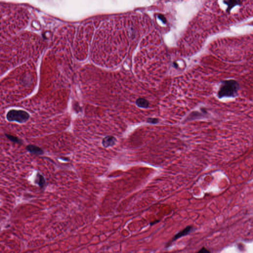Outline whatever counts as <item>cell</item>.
I'll return each instance as SVG.
<instances>
[{"instance_id":"obj_8","label":"cell","mask_w":253,"mask_h":253,"mask_svg":"<svg viewBox=\"0 0 253 253\" xmlns=\"http://www.w3.org/2000/svg\"><path fill=\"white\" fill-rule=\"evenodd\" d=\"M136 105L141 108H147L148 107L149 103L147 101L144 99H139L136 101Z\"/></svg>"},{"instance_id":"obj_2","label":"cell","mask_w":253,"mask_h":253,"mask_svg":"<svg viewBox=\"0 0 253 253\" xmlns=\"http://www.w3.org/2000/svg\"><path fill=\"white\" fill-rule=\"evenodd\" d=\"M6 118L9 122H15L23 124L29 119L30 115L28 112L22 110L12 109L7 112Z\"/></svg>"},{"instance_id":"obj_9","label":"cell","mask_w":253,"mask_h":253,"mask_svg":"<svg viewBox=\"0 0 253 253\" xmlns=\"http://www.w3.org/2000/svg\"><path fill=\"white\" fill-rule=\"evenodd\" d=\"M5 136L8 139H9V140H11L14 143H17V144H22V140L19 138H17V136H13L11 134H5Z\"/></svg>"},{"instance_id":"obj_6","label":"cell","mask_w":253,"mask_h":253,"mask_svg":"<svg viewBox=\"0 0 253 253\" xmlns=\"http://www.w3.org/2000/svg\"><path fill=\"white\" fill-rule=\"evenodd\" d=\"M35 183L41 188H44L46 186V179L44 176L40 172H37L35 177Z\"/></svg>"},{"instance_id":"obj_5","label":"cell","mask_w":253,"mask_h":253,"mask_svg":"<svg viewBox=\"0 0 253 253\" xmlns=\"http://www.w3.org/2000/svg\"><path fill=\"white\" fill-rule=\"evenodd\" d=\"M26 150L29 152L30 153L36 155H43L44 153V151L42 149L37 146L36 145H33V144H29L27 145L26 147Z\"/></svg>"},{"instance_id":"obj_1","label":"cell","mask_w":253,"mask_h":253,"mask_svg":"<svg viewBox=\"0 0 253 253\" xmlns=\"http://www.w3.org/2000/svg\"><path fill=\"white\" fill-rule=\"evenodd\" d=\"M239 89L238 83L234 80L222 81L218 90V96L220 99L223 97H234L238 94Z\"/></svg>"},{"instance_id":"obj_4","label":"cell","mask_w":253,"mask_h":253,"mask_svg":"<svg viewBox=\"0 0 253 253\" xmlns=\"http://www.w3.org/2000/svg\"><path fill=\"white\" fill-rule=\"evenodd\" d=\"M116 142V138L112 136H108L103 138L102 140V144L105 148H108L115 145Z\"/></svg>"},{"instance_id":"obj_11","label":"cell","mask_w":253,"mask_h":253,"mask_svg":"<svg viewBox=\"0 0 253 253\" xmlns=\"http://www.w3.org/2000/svg\"><path fill=\"white\" fill-rule=\"evenodd\" d=\"M147 122L150 123H152V124H156L158 122V120L157 119H152V118H150L148 119L147 120Z\"/></svg>"},{"instance_id":"obj_3","label":"cell","mask_w":253,"mask_h":253,"mask_svg":"<svg viewBox=\"0 0 253 253\" xmlns=\"http://www.w3.org/2000/svg\"><path fill=\"white\" fill-rule=\"evenodd\" d=\"M192 226H187L184 229H182V230L179 231L178 232L176 233V234L174 236L172 237V238L170 241V243H172V242H174L176 240H178V239L180 238H181L182 237L185 236L186 235L188 234H189V233H190L191 231H192Z\"/></svg>"},{"instance_id":"obj_10","label":"cell","mask_w":253,"mask_h":253,"mask_svg":"<svg viewBox=\"0 0 253 253\" xmlns=\"http://www.w3.org/2000/svg\"><path fill=\"white\" fill-rule=\"evenodd\" d=\"M197 253H211L208 250L205 248H202Z\"/></svg>"},{"instance_id":"obj_7","label":"cell","mask_w":253,"mask_h":253,"mask_svg":"<svg viewBox=\"0 0 253 253\" xmlns=\"http://www.w3.org/2000/svg\"><path fill=\"white\" fill-rule=\"evenodd\" d=\"M224 3L228 6L226 11L227 13H229L231 9H232V8L234 7L235 6H237V5H240L242 3V2L240 1H230V0H229V1H224Z\"/></svg>"},{"instance_id":"obj_12","label":"cell","mask_w":253,"mask_h":253,"mask_svg":"<svg viewBox=\"0 0 253 253\" xmlns=\"http://www.w3.org/2000/svg\"><path fill=\"white\" fill-rule=\"evenodd\" d=\"M159 222L160 220H154V221H153V222H151L150 223V226H153V225L155 224H157V223H158Z\"/></svg>"}]
</instances>
